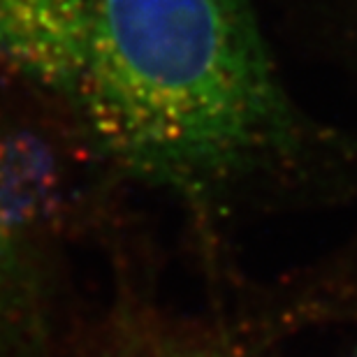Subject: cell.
<instances>
[{"label":"cell","instance_id":"obj_1","mask_svg":"<svg viewBox=\"0 0 357 357\" xmlns=\"http://www.w3.org/2000/svg\"><path fill=\"white\" fill-rule=\"evenodd\" d=\"M77 98L121 165L181 192L230 181L297 137L251 0H91Z\"/></svg>","mask_w":357,"mask_h":357},{"label":"cell","instance_id":"obj_2","mask_svg":"<svg viewBox=\"0 0 357 357\" xmlns=\"http://www.w3.org/2000/svg\"><path fill=\"white\" fill-rule=\"evenodd\" d=\"M91 0H0V63L77 98Z\"/></svg>","mask_w":357,"mask_h":357},{"label":"cell","instance_id":"obj_3","mask_svg":"<svg viewBox=\"0 0 357 357\" xmlns=\"http://www.w3.org/2000/svg\"><path fill=\"white\" fill-rule=\"evenodd\" d=\"M353 357H357V355H353Z\"/></svg>","mask_w":357,"mask_h":357}]
</instances>
